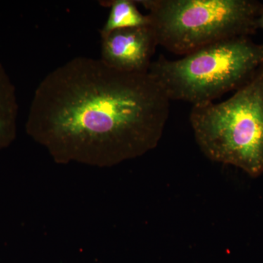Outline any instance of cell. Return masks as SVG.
<instances>
[{
    "mask_svg": "<svg viewBox=\"0 0 263 263\" xmlns=\"http://www.w3.org/2000/svg\"><path fill=\"white\" fill-rule=\"evenodd\" d=\"M257 27H258V29H262L263 30V7L260 13H259L258 20H257Z\"/></svg>",
    "mask_w": 263,
    "mask_h": 263,
    "instance_id": "ba28073f",
    "label": "cell"
},
{
    "mask_svg": "<svg viewBox=\"0 0 263 263\" xmlns=\"http://www.w3.org/2000/svg\"><path fill=\"white\" fill-rule=\"evenodd\" d=\"M190 121L208 159L235 166L251 177L262 175L263 67L228 100L193 106Z\"/></svg>",
    "mask_w": 263,
    "mask_h": 263,
    "instance_id": "3957f363",
    "label": "cell"
},
{
    "mask_svg": "<svg viewBox=\"0 0 263 263\" xmlns=\"http://www.w3.org/2000/svg\"><path fill=\"white\" fill-rule=\"evenodd\" d=\"M101 36L100 60L116 70L146 73L159 46L152 25L119 29Z\"/></svg>",
    "mask_w": 263,
    "mask_h": 263,
    "instance_id": "5b68a950",
    "label": "cell"
},
{
    "mask_svg": "<svg viewBox=\"0 0 263 263\" xmlns=\"http://www.w3.org/2000/svg\"><path fill=\"white\" fill-rule=\"evenodd\" d=\"M18 110L14 86L0 64V149L15 139Z\"/></svg>",
    "mask_w": 263,
    "mask_h": 263,
    "instance_id": "8992f818",
    "label": "cell"
},
{
    "mask_svg": "<svg viewBox=\"0 0 263 263\" xmlns=\"http://www.w3.org/2000/svg\"><path fill=\"white\" fill-rule=\"evenodd\" d=\"M170 102L149 72L78 57L38 85L26 129L58 163L110 167L157 146Z\"/></svg>",
    "mask_w": 263,
    "mask_h": 263,
    "instance_id": "6da1fadb",
    "label": "cell"
},
{
    "mask_svg": "<svg viewBox=\"0 0 263 263\" xmlns=\"http://www.w3.org/2000/svg\"><path fill=\"white\" fill-rule=\"evenodd\" d=\"M262 67L263 43L235 37L202 46L180 60L160 55L152 62L148 72L170 100L195 106L240 89Z\"/></svg>",
    "mask_w": 263,
    "mask_h": 263,
    "instance_id": "7a4b0ae2",
    "label": "cell"
},
{
    "mask_svg": "<svg viewBox=\"0 0 263 263\" xmlns=\"http://www.w3.org/2000/svg\"><path fill=\"white\" fill-rule=\"evenodd\" d=\"M148 10L159 46L187 54L221 40L258 29L262 3L253 0H138Z\"/></svg>",
    "mask_w": 263,
    "mask_h": 263,
    "instance_id": "277c9868",
    "label": "cell"
},
{
    "mask_svg": "<svg viewBox=\"0 0 263 263\" xmlns=\"http://www.w3.org/2000/svg\"><path fill=\"white\" fill-rule=\"evenodd\" d=\"M100 4L110 8L106 22L100 30V35L119 29L135 28L152 24L149 15L140 12L136 1L109 0L100 1Z\"/></svg>",
    "mask_w": 263,
    "mask_h": 263,
    "instance_id": "52a82bcc",
    "label": "cell"
}]
</instances>
